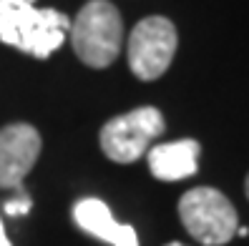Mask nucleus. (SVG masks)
Segmentation results:
<instances>
[{"mask_svg":"<svg viewBox=\"0 0 249 246\" xmlns=\"http://www.w3.org/2000/svg\"><path fill=\"white\" fill-rule=\"evenodd\" d=\"M71 23L53 8H36V0H0V43L33 58H51L66 40Z\"/></svg>","mask_w":249,"mask_h":246,"instance_id":"obj_1","label":"nucleus"},{"mask_svg":"<svg viewBox=\"0 0 249 246\" xmlns=\"http://www.w3.org/2000/svg\"><path fill=\"white\" fill-rule=\"evenodd\" d=\"M121 38H124L121 13L108 0L86 3L71 25L73 50L91 68L111 66L121 50Z\"/></svg>","mask_w":249,"mask_h":246,"instance_id":"obj_2","label":"nucleus"},{"mask_svg":"<svg viewBox=\"0 0 249 246\" xmlns=\"http://www.w3.org/2000/svg\"><path fill=\"white\" fill-rule=\"evenodd\" d=\"M179 219L189 236H194L204 246L229 244L239 229L237 209L231 206V201L209 186H196L181 196Z\"/></svg>","mask_w":249,"mask_h":246,"instance_id":"obj_3","label":"nucleus"},{"mask_svg":"<svg viewBox=\"0 0 249 246\" xmlns=\"http://www.w3.org/2000/svg\"><path fill=\"white\" fill-rule=\"evenodd\" d=\"M164 115L154 106H141L111 118L101 128V148L116 164H134L149 151V143L164 133Z\"/></svg>","mask_w":249,"mask_h":246,"instance_id":"obj_4","label":"nucleus"},{"mask_svg":"<svg viewBox=\"0 0 249 246\" xmlns=\"http://www.w3.org/2000/svg\"><path fill=\"white\" fill-rule=\"evenodd\" d=\"M177 43V28L169 18H143L128 35V68L139 81H156L169 70Z\"/></svg>","mask_w":249,"mask_h":246,"instance_id":"obj_5","label":"nucleus"},{"mask_svg":"<svg viewBox=\"0 0 249 246\" xmlns=\"http://www.w3.org/2000/svg\"><path fill=\"white\" fill-rule=\"evenodd\" d=\"M40 153V133L31 123H10L0 128V189H23Z\"/></svg>","mask_w":249,"mask_h":246,"instance_id":"obj_6","label":"nucleus"},{"mask_svg":"<svg viewBox=\"0 0 249 246\" xmlns=\"http://www.w3.org/2000/svg\"><path fill=\"white\" fill-rule=\"evenodd\" d=\"M73 221L86 234H91L111 246H139V236L134 226L116 221L111 209L101 198H81L73 206Z\"/></svg>","mask_w":249,"mask_h":246,"instance_id":"obj_7","label":"nucleus"},{"mask_svg":"<svg viewBox=\"0 0 249 246\" xmlns=\"http://www.w3.org/2000/svg\"><path fill=\"white\" fill-rule=\"evenodd\" d=\"M201 146L194 138H181L174 143H161L146 151L149 168L159 181H181L194 176L199 168Z\"/></svg>","mask_w":249,"mask_h":246,"instance_id":"obj_8","label":"nucleus"},{"mask_svg":"<svg viewBox=\"0 0 249 246\" xmlns=\"http://www.w3.org/2000/svg\"><path fill=\"white\" fill-rule=\"evenodd\" d=\"M31 206H33L31 196H28L23 189H18L16 196H13L10 201H5V213H8V216H23V213L31 211Z\"/></svg>","mask_w":249,"mask_h":246,"instance_id":"obj_9","label":"nucleus"},{"mask_svg":"<svg viewBox=\"0 0 249 246\" xmlns=\"http://www.w3.org/2000/svg\"><path fill=\"white\" fill-rule=\"evenodd\" d=\"M0 246H13L8 241V234H5V226H3V219H0Z\"/></svg>","mask_w":249,"mask_h":246,"instance_id":"obj_10","label":"nucleus"},{"mask_svg":"<svg viewBox=\"0 0 249 246\" xmlns=\"http://www.w3.org/2000/svg\"><path fill=\"white\" fill-rule=\"evenodd\" d=\"M237 234H239V236H247V234H249V229H247V226H239V229H237Z\"/></svg>","mask_w":249,"mask_h":246,"instance_id":"obj_11","label":"nucleus"},{"mask_svg":"<svg viewBox=\"0 0 249 246\" xmlns=\"http://www.w3.org/2000/svg\"><path fill=\"white\" fill-rule=\"evenodd\" d=\"M244 191H247V198H249V176H247V181H244Z\"/></svg>","mask_w":249,"mask_h":246,"instance_id":"obj_12","label":"nucleus"},{"mask_svg":"<svg viewBox=\"0 0 249 246\" xmlns=\"http://www.w3.org/2000/svg\"><path fill=\"white\" fill-rule=\"evenodd\" d=\"M166 246H184V244H179V241H171V244H166Z\"/></svg>","mask_w":249,"mask_h":246,"instance_id":"obj_13","label":"nucleus"}]
</instances>
